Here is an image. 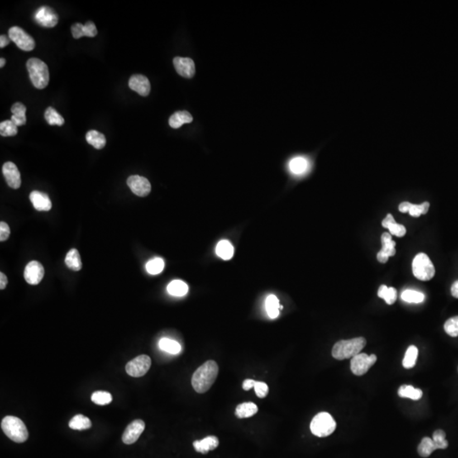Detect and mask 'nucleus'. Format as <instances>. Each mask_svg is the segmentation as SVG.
<instances>
[{
    "instance_id": "obj_24",
    "label": "nucleus",
    "mask_w": 458,
    "mask_h": 458,
    "mask_svg": "<svg viewBox=\"0 0 458 458\" xmlns=\"http://www.w3.org/2000/svg\"><path fill=\"white\" fill-rule=\"evenodd\" d=\"M86 140L88 144L97 149H103L104 147L106 146V137L104 134H101L100 132L95 131V130H91L87 133Z\"/></svg>"
},
{
    "instance_id": "obj_11",
    "label": "nucleus",
    "mask_w": 458,
    "mask_h": 458,
    "mask_svg": "<svg viewBox=\"0 0 458 458\" xmlns=\"http://www.w3.org/2000/svg\"><path fill=\"white\" fill-rule=\"evenodd\" d=\"M126 183L132 192L139 197H145V196L149 195V193L151 191V185H150L149 180L141 176H131V177H129Z\"/></svg>"
},
{
    "instance_id": "obj_31",
    "label": "nucleus",
    "mask_w": 458,
    "mask_h": 458,
    "mask_svg": "<svg viewBox=\"0 0 458 458\" xmlns=\"http://www.w3.org/2000/svg\"><path fill=\"white\" fill-rule=\"evenodd\" d=\"M381 242H382V249L381 250L383 252L385 253L389 257L394 256L397 253L396 250V242L394 240H392L391 235L388 233H384L381 237Z\"/></svg>"
},
{
    "instance_id": "obj_41",
    "label": "nucleus",
    "mask_w": 458,
    "mask_h": 458,
    "mask_svg": "<svg viewBox=\"0 0 458 458\" xmlns=\"http://www.w3.org/2000/svg\"><path fill=\"white\" fill-rule=\"evenodd\" d=\"M91 400L93 403L100 406H106L112 402V396L109 392L96 391L92 395Z\"/></svg>"
},
{
    "instance_id": "obj_25",
    "label": "nucleus",
    "mask_w": 458,
    "mask_h": 458,
    "mask_svg": "<svg viewBox=\"0 0 458 458\" xmlns=\"http://www.w3.org/2000/svg\"><path fill=\"white\" fill-rule=\"evenodd\" d=\"M288 167H289V170L293 174L301 175L307 172L308 167H309V163L306 158L298 156V157L293 158L290 160Z\"/></svg>"
},
{
    "instance_id": "obj_1",
    "label": "nucleus",
    "mask_w": 458,
    "mask_h": 458,
    "mask_svg": "<svg viewBox=\"0 0 458 458\" xmlns=\"http://www.w3.org/2000/svg\"><path fill=\"white\" fill-rule=\"evenodd\" d=\"M218 365L215 361H207L192 376V386L197 393L203 394L213 385L218 375Z\"/></svg>"
},
{
    "instance_id": "obj_46",
    "label": "nucleus",
    "mask_w": 458,
    "mask_h": 458,
    "mask_svg": "<svg viewBox=\"0 0 458 458\" xmlns=\"http://www.w3.org/2000/svg\"><path fill=\"white\" fill-rule=\"evenodd\" d=\"M11 235V229L8 224L5 221L0 222V241L4 242L8 240Z\"/></svg>"
},
{
    "instance_id": "obj_40",
    "label": "nucleus",
    "mask_w": 458,
    "mask_h": 458,
    "mask_svg": "<svg viewBox=\"0 0 458 458\" xmlns=\"http://www.w3.org/2000/svg\"><path fill=\"white\" fill-rule=\"evenodd\" d=\"M18 133V128L16 124L11 120L4 121L0 123V134L3 137H12Z\"/></svg>"
},
{
    "instance_id": "obj_30",
    "label": "nucleus",
    "mask_w": 458,
    "mask_h": 458,
    "mask_svg": "<svg viewBox=\"0 0 458 458\" xmlns=\"http://www.w3.org/2000/svg\"><path fill=\"white\" fill-rule=\"evenodd\" d=\"M280 304L278 299L273 295L268 296L266 300V309L268 312V316L271 318H277L279 315V311H280Z\"/></svg>"
},
{
    "instance_id": "obj_16",
    "label": "nucleus",
    "mask_w": 458,
    "mask_h": 458,
    "mask_svg": "<svg viewBox=\"0 0 458 458\" xmlns=\"http://www.w3.org/2000/svg\"><path fill=\"white\" fill-rule=\"evenodd\" d=\"M129 88L135 91L141 96H148L150 92V83L149 79L141 74H135L129 79Z\"/></svg>"
},
{
    "instance_id": "obj_14",
    "label": "nucleus",
    "mask_w": 458,
    "mask_h": 458,
    "mask_svg": "<svg viewBox=\"0 0 458 458\" xmlns=\"http://www.w3.org/2000/svg\"><path fill=\"white\" fill-rule=\"evenodd\" d=\"M173 64L176 71L181 77L192 78L195 74V64L193 59L188 57H175Z\"/></svg>"
},
{
    "instance_id": "obj_49",
    "label": "nucleus",
    "mask_w": 458,
    "mask_h": 458,
    "mask_svg": "<svg viewBox=\"0 0 458 458\" xmlns=\"http://www.w3.org/2000/svg\"><path fill=\"white\" fill-rule=\"evenodd\" d=\"M11 41L10 37L6 36V35H1L0 36V48L3 49L5 47L7 46Z\"/></svg>"
},
{
    "instance_id": "obj_4",
    "label": "nucleus",
    "mask_w": 458,
    "mask_h": 458,
    "mask_svg": "<svg viewBox=\"0 0 458 458\" xmlns=\"http://www.w3.org/2000/svg\"><path fill=\"white\" fill-rule=\"evenodd\" d=\"M1 428L4 433L15 442L23 443L28 439L26 425L18 417L7 416L2 420Z\"/></svg>"
},
{
    "instance_id": "obj_34",
    "label": "nucleus",
    "mask_w": 458,
    "mask_h": 458,
    "mask_svg": "<svg viewBox=\"0 0 458 458\" xmlns=\"http://www.w3.org/2000/svg\"><path fill=\"white\" fill-rule=\"evenodd\" d=\"M398 395L402 398H409L417 401L422 397V392L421 389H416L412 385H402L400 387Z\"/></svg>"
},
{
    "instance_id": "obj_42",
    "label": "nucleus",
    "mask_w": 458,
    "mask_h": 458,
    "mask_svg": "<svg viewBox=\"0 0 458 458\" xmlns=\"http://www.w3.org/2000/svg\"><path fill=\"white\" fill-rule=\"evenodd\" d=\"M444 329L447 335L451 337L458 336V316L448 319L444 325Z\"/></svg>"
},
{
    "instance_id": "obj_44",
    "label": "nucleus",
    "mask_w": 458,
    "mask_h": 458,
    "mask_svg": "<svg viewBox=\"0 0 458 458\" xmlns=\"http://www.w3.org/2000/svg\"><path fill=\"white\" fill-rule=\"evenodd\" d=\"M254 389H255V394L259 398H265L269 392L268 384L264 382H260V381H255Z\"/></svg>"
},
{
    "instance_id": "obj_12",
    "label": "nucleus",
    "mask_w": 458,
    "mask_h": 458,
    "mask_svg": "<svg viewBox=\"0 0 458 458\" xmlns=\"http://www.w3.org/2000/svg\"><path fill=\"white\" fill-rule=\"evenodd\" d=\"M44 276V268L41 263L32 260L26 265L24 271V278L31 285H37L41 282Z\"/></svg>"
},
{
    "instance_id": "obj_17",
    "label": "nucleus",
    "mask_w": 458,
    "mask_h": 458,
    "mask_svg": "<svg viewBox=\"0 0 458 458\" xmlns=\"http://www.w3.org/2000/svg\"><path fill=\"white\" fill-rule=\"evenodd\" d=\"M72 34L73 38L76 39H79L82 37H89V38H93L98 34V30L96 28L95 24L93 21H88L85 25L82 23H75L72 25Z\"/></svg>"
},
{
    "instance_id": "obj_5",
    "label": "nucleus",
    "mask_w": 458,
    "mask_h": 458,
    "mask_svg": "<svg viewBox=\"0 0 458 458\" xmlns=\"http://www.w3.org/2000/svg\"><path fill=\"white\" fill-rule=\"evenodd\" d=\"M310 428L312 434L317 437H327L335 432L336 422L330 413L322 412L313 417Z\"/></svg>"
},
{
    "instance_id": "obj_52",
    "label": "nucleus",
    "mask_w": 458,
    "mask_h": 458,
    "mask_svg": "<svg viewBox=\"0 0 458 458\" xmlns=\"http://www.w3.org/2000/svg\"><path fill=\"white\" fill-rule=\"evenodd\" d=\"M450 290H451L452 296H454L455 298L458 299V280L455 281V283H453Z\"/></svg>"
},
{
    "instance_id": "obj_2",
    "label": "nucleus",
    "mask_w": 458,
    "mask_h": 458,
    "mask_svg": "<svg viewBox=\"0 0 458 458\" xmlns=\"http://www.w3.org/2000/svg\"><path fill=\"white\" fill-rule=\"evenodd\" d=\"M367 341L363 337L355 338L351 340H340L336 343L332 350V355L337 360H345L353 358L360 354L365 347Z\"/></svg>"
},
{
    "instance_id": "obj_8",
    "label": "nucleus",
    "mask_w": 458,
    "mask_h": 458,
    "mask_svg": "<svg viewBox=\"0 0 458 458\" xmlns=\"http://www.w3.org/2000/svg\"><path fill=\"white\" fill-rule=\"evenodd\" d=\"M377 356L375 355H368L365 353H360L351 358L350 370L355 375H364L375 364Z\"/></svg>"
},
{
    "instance_id": "obj_38",
    "label": "nucleus",
    "mask_w": 458,
    "mask_h": 458,
    "mask_svg": "<svg viewBox=\"0 0 458 458\" xmlns=\"http://www.w3.org/2000/svg\"><path fill=\"white\" fill-rule=\"evenodd\" d=\"M165 267L164 260L161 258L156 257L152 259L147 263L145 268H146L147 273L151 274V275H157L159 273L162 272Z\"/></svg>"
},
{
    "instance_id": "obj_9",
    "label": "nucleus",
    "mask_w": 458,
    "mask_h": 458,
    "mask_svg": "<svg viewBox=\"0 0 458 458\" xmlns=\"http://www.w3.org/2000/svg\"><path fill=\"white\" fill-rule=\"evenodd\" d=\"M151 366V359L149 355H141L130 361L126 365V372L128 375L139 378L145 375Z\"/></svg>"
},
{
    "instance_id": "obj_45",
    "label": "nucleus",
    "mask_w": 458,
    "mask_h": 458,
    "mask_svg": "<svg viewBox=\"0 0 458 458\" xmlns=\"http://www.w3.org/2000/svg\"><path fill=\"white\" fill-rule=\"evenodd\" d=\"M388 229L391 235L397 236V237L402 238L406 235L407 229L402 224L396 223L391 224L388 226Z\"/></svg>"
},
{
    "instance_id": "obj_21",
    "label": "nucleus",
    "mask_w": 458,
    "mask_h": 458,
    "mask_svg": "<svg viewBox=\"0 0 458 458\" xmlns=\"http://www.w3.org/2000/svg\"><path fill=\"white\" fill-rule=\"evenodd\" d=\"M193 121V116L186 111H177L169 118V125L173 128H179L183 124L190 123Z\"/></svg>"
},
{
    "instance_id": "obj_32",
    "label": "nucleus",
    "mask_w": 458,
    "mask_h": 458,
    "mask_svg": "<svg viewBox=\"0 0 458 458\" xmlns=\"http://www.w3.org/2000/svg\"><path fill=\"white\" fill-rule=\"evenodd\" d=\"M437 450L435 446V442L431 438L425 437L422 439L417 448V451L422 457H428L432 454L435 450Z\"/></svg>"
},
{
    "instance_id": "obj_47",
    "label": "nucleus",
    "mask_w": 458,
    "mask_h": 458,
    "mask_svg": "<svg viewBox=\"0 0 458 458\" xmlns=\"http://www.w3.org/2000/svg\"><path fill=\"white\" fill-rule=\"evenodd\" d=\"M396 222H397V221H395L394 217H393L391 214H388L386 217H385V218L383 220V221H382V226L385 227V228H388V226H389V225L396 223Z\"/></svg>"
},
{
    "instance_id": "obj_26",
    "label": "nucleus",
    "mask_w": 458,
    "mask_h": 458,
    "mask_svg": "<svg viewBox=\"0 0 458 458\" xmlns=\"http://www.w3.org/2000/svg\"><path fill=\"white\" fill-rule=\"evenodd\" d=\"M66 265L73 271H80L82 269V260L80 254L78 250L72 249L67 253V257L64 259Z\"/></svg>"
},
{
    "instance_id": "obj_22",
    "label": "nucleus",
    "mask_w": 458,
    "mask_h": 458,
    "mask_svg": "<svg viewBox=\"0 0 458 458\" xmlns=\"http://www.w3.org/2000/svg\"><path fill=\"white\" fill-rule=\"evenodd\" d=\"M26 106L23 104L17 102L14 104L11 107V112H12V116H11V121L16 124V126H23L26 122Z\"/></svg>"
},
{
    "instance_id": "obj_27",
    "label": "nucleus",
    "mask_w": 458,
    "mask_h": 458,
    "mask_svg": "<svg viewBox=\"0 0 458 458\" xmlns=\"http://www.w3.org/2000/svg\"><path fill=\"white\" fill-rule=\"evenodd\" d=\"M216 255L223 260H229L234 255V247L227 240H221L217 244L216 248Z\"/></svg>"
},
{
    "instance_id": "obj_39",
    "label": "nucleus",
    "mask_w": 458,
    "mask_h": 458,
    "mask_svg": "<svg viewBox=\"0 0 458 458\" xmlns=\"http://www.w3.org/2000/svg\"><path fill=\"white\" fill-rule=\"evenodd\" d=\"M425 296L423 293L418 291L407 289L402 293V299L408 303H421L424 301Z\"/></svg>"
},
{
    "instance_id": "obj_6",
    "label": "nucleus",
    "mask_w": 458,
    "mask_h": 458,
    "mask_svg": "<svg viewBox=\"0 0 458 458\" xmlns=\"http://www.w3.org/2000/svg\"><path fill=\"white\" fill-rule=\"evenodd\" d=\"M412 273L419 280L429 281L434 278L435 267L426 254L420 253L415 256L412 260Z\"/></svg>"
},
{
    "instance_id": "obj_37",
    "label": "nucleus",
    "mask_w": 458,
    "mask_h": 458,
    "mask_svg": "<svg viewBox=\"0 0 458 458\" xmlns=\"http://www.w3.org/2000/svg\"><path fill=\"white\" fill-rule=\"evenodd\" d=\"M44 117H45L47 122L51 126L53 125L62 126L64 123V118L53 107H48L46 109L45 113H44Z\"/></svg>"
},
{
    "instance_id": "obj_53",
    "label": "nucleus",
    "mask_w": 458,
    "mask_h": 458,
    "mask_svg": "<svg viewBox=\"0 0 458 458\" xmlns=\"http://www.w3.org/2000/svg\"><path fill=\"white\" fill-rule=\"evenodd\" d=\"M5 64H6V59H5V58H1V59H0V67L3 68V67H5Z\"/></svg>"
},
{
    "instance_id": "obj_48",
    "label": "nucleus",
    "mask_w": 458,
    "mask_h": 458,
    "mask_svg": "<svg viewBox=\"0 0 458 458\" xmlns=\"http://www.w3.org/2000/svg\"><path fill=\"white\" fill-rule=\"evenodd\" d=\"M255 381L253 380V379H245L244 381V383H243V389H245V390H250V389H252L255 386Z\"/></svg>"
},
{
    "instance_id": "obj_18",
    "label": "nucleus",
    "mask_w": 458,
    "mask_h": 458,
    "mask_svg": "<svg viewBox=\"0 0 458 458\" xmlns=\"http://www.w3.org/2000/svg\"><path fill=\"white\" fill-rule=\"evenodd\" d=\"M29 198L37 211H49L51 210L52 202L47 193L40 191H32Z\"/></svg>"
},
{
    "instance_id": "obj_29",
    "label": "nucleus",
    "mask_w": 458,
    "mask_h": 458,
    "mask_svg": "<svg viewBox=\"0 0 458 458\" xmlns=\"http://www.w3.org/2000/svg\"><path fill=\"white\" fill-rule=\"evenodd\" d=\"M188 291V286L183 281H172L168 286V292L171 296L182 297L187 295Z\"/></svg>"
},
{
    "instance_id": "obj_28",
    "label": "nucleus",
    "mask_w": 458,
    "mask_h": 458,
    "mask_svg": "<svg viewBox=\"0 0 458 458\" xmlns=\"http://www.w3.org/2000/svg\"><path fill=\"white\" fill-rule=\"evenodd\" d=\"M69 427L72 430H85L92 427V422L88 417L82 414L76 415L69 422Z\"/></svg>"
},
{
    "instance_id": "obj_23",
    "label": "nucleus",
    "mask_w": 458,
    "mask_h": 458,
    "mask_svg": "<svg viewBox=\"0 0 458 458\" xmlns=\"http://www.w3.org/2000/svg\"><path fill=\"white\" fill-rule=\"evenodd\" d=\"M258 412V407L253 402H245L236 407L235 415L239 418H247L252 417Z\"/></svg>"
},
{
    "instance_id": "obj_36",
    "label": "nucleus",
    "mask_w": 458,
    "mask_h": 458,
    "mask_svg": "<svg viewBox=\"0 0 458 458\" xmlns=\"http://www.w3.org/2000/svg\"><path fill=\"white\" fill-rule=\"evenodd\" d=\"M417 355H418V350H417V348L416 347L415 345H411V346H409V348H408L407 351H406L404 359H403V362H402L403 367H404L405 368H407V369H410V368H413L415 364H416Z\"/></svg>"
},
{
    "instance_id": "obj_50",
    "label": "nucleus",
    "mask_w": 458,
    "mask_h": 458,
    "mask_svg": "<svg viewBox=\"0 0 458 458\" xmlns=\"http://www.w3.org/2000/svg\"><path fill=\"white\" fill-rule=\"evenodd\" d=\"M7 283H8V279H7L6 274L4 273H0V289H5Z\"/></svg>"
},
{
    "instance_id": "obj_15",
    "label": "nucleus",
    "mask_w": 458,
    "mask_h": 458,
    "mask_svg": "<svg viewBox=\"0 0 458 458\" xmlns=\"http://www.w3.org/2000/svg\"><path fill=\"white\" fill-rule=\"evenodd\" d=\"M4 177L6 178L8 185L14 189H17L21 185V173L19 172L18 168L13 162L8 161L4 164L3 168Z\"/></svg>"
},
{
    "instance_id": "obj_3",
    "label": "nucleus",
    "mask_w": 458,
    "mask_h": 458,
    "mask_svg": "<svg viewBox=\"0 0 458 458\" xmlns=\"http://www.w3.org/2000/svg\"><path fill=\"white\" fill-rule=\"evenodd\" d=\"M29 77L34 87L39 89L46 88L49 82V67L41 59L31 58L26 62Z\"/></svg>"
},
{
    "instance_id": "obj_33",
    "label": "nucleus",
    "mask_w": 458,
    "mask_h": 458,
    "mask_svg": "<svg viewBox=\"0 0 458 458\" xmlns=\"http://www.w3.org/2000/svg\"><path fill=\"white\" fill-rule=\"evenodd\" d=\"M378 297L384 299L388 305H393L397 299V291L393 287H387L386 285H381L378 288Z\"/></svg>"
},
{
    "instance_id": "obj_10",
    "label": "nucleus",
    "mask_w": 458,
    "mask_h": 458,
    "mask_svg": "<svg viewBox=\"0 0 458 458\" xmlns=\"http://www.w3.org/2000/svg\"><path fill=\"white\" fill-rule=\"evenodd\" d=\"M37 23L44 27H54L59 21V16L54 9L49 6H41L34 14Z\"/></svg>"
},
{
    "instance_id": "obj_7",
    "label": "nucleus",
    "mask_w": 458,
    "mask_h": 458,
    "mask_svg": "<svg viewBox=\"0 0 458 458\" xmlns=\"http://www.w3.org/2000/svg\"><path fill=\"white\" fill-rule=\"evenodd\" d=\"M9 37L11 41L14 42L16 46L23 51H31L35 48V41L32 37L19 26H12L10 28Z\"/></svg>"
},
{
    "instance_id": "obj_20",
    "label": "nucleus",
    "mask_w": 458,
    "mask_h": 458,
    "mask_svg": "<svg viewBox=\"0 0 458 458\" xmlns=\"http://www.w3.org/2000/svg\"><path fill=\"white\" fill-rule=\"evenodd\" d=\"M193 447L197 452L206 454L210 450H213L219 445L218 438L214 435H210L203 440H196L193 443Z\"/></svg>"
},
{
    "instance_id": "obj_51",
    "label": "nucleus",
    "mask_w": 458,
    "mask_h": 458,
    "mask_svg": "<svg viewBox=\"0 0 458 458\" xmlns=\"http://www.w3.org/2000/svg\"><path fill=\"white\" fill-rule=\"evenodd\" d=\"M377 259H378V261L381 263H386L389 260V256L385 254V253L383 252L382 250H380L379 252L378 253V255H377Z\"/></svg>"
},
{
    "instance_id": "obj_19",
    "label": "nucleus",
    "mask_w": 458,
    "mask_h": 458,
    "mask_svg": "<svg viewBox=\"0 0 458 458\" xmlns=\"http://www.w3.org/2000/svg\"><path fill=\"white\" fill-rule=\"evenodd\" d=\"M430 209V203L423 202L422 205H413L409 202H402L399 206V211L402 213L409 212L411 216L413 217H419L421 215L427 213Z\"/></svg>"
},
{
    "instance_id": "obj_43",
    "label": "nucleus",
    "mask_w": 458,
    "mask_h": 458,
    "mask_svg": "<svg viewBox=\"0 0 458 458\" xmlns=\"http://www.w3.org/2000/svg\"><path fill=\"white\" fill-rule=\"evenodd\" d=\"M432 440L435 442V446L439 449H446L448 446V441L445 439V433L441 430H438L433 434Z\"/></svg>"
},
{
    "instance_id": "obj_13",
    "label": "nucleus",
    "mask_w": 458,
    "mask_h": 458,
    "mask_svg": "<svg viewBox=\"0 0 458 458\" xmlns=\"http://www.w3.org/2000/svg\"><path fill=\"white\" fill-rule=\"evenodd\" d=\"M145 429V423L143 420H134L126 427L122 435V441L126 445H132L139 440L142 433Z\"/></svg>"
},
{
    "instance_id": "obj_35",
    "label": "nucleus",
    "mask_w": 458,
    "mask_h": 458,
    "mask_svg": "<svg viewBox=\"0 0 458 458\" xmlns=\"http://www.w3.org/2000/svg\"><path fill=\"white\" fill-rule=\"evenodd\" d=\"M159 347L160 350L166 352L170 353V354H178L182 350L180 344L177 342L176 340H170L168 338H162L159 342Z\"/></svg>"
}]
</instances>
